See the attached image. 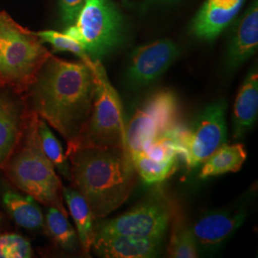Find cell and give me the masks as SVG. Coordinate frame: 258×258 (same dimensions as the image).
<instances>
[{"mask_svg":"<svg viewBox=\"0 0 258 258\" xmlns=\"http://www.w3.org/2000/svg\"><path fill=\"white\" fill-rule=\"evenodd\" d=\"M42 42H47L51 44L55 52H69L75 55L79 56L82 61L86 62L91 59L86 52L84 51L83 45L74 39L73 37L68 36L65 33H59L56 31L46 30L35 33Z\"/></svg>","mask_w":258,"mask_h":258,"instance_id":"obj_24","label":"cell"},{"mask_svg":"<svg viewBox=\"0 0 258 258\" xmlns=\"http://www.w3.org/2000/svg\"><path fill=\"white\" fill-rule=\"evenodd\" d=\"M37 132L39 136L40 146L49 161L55 166L58 173L66 180H71L70 161L63 151L59 141L56 139L45 120L38 117Z\"/></svg>","mask_w":258,"mask_h":258,"instance_id":"obj_22","label":"cell"},{"mask_svg":"<svg viewBox=\"0 0 258 258\" xmlns=\"http://www.w3.org/2000/svg\"><path fill=\"white\" fill-rule=\"evenodd\" d=\"M32 110L55 128L72 148L92 111L96 81L87 63L51 55L28 88Z\"/></svg>","mask_w":258,"mask_h":258,"instance_id":"obj_1","label":"cell"},{"mask_svg":"<svg viewBox=\"0 0 258 258\" xmlns=\"http://www.w3.org/2000/svg\"><path fill=\"white\" fill-rule=\"evenodd\" d=\"M92 68L96 81V94L92 111L81 136L66 151L81 148H126V124L120 96L111 84L100 60L86 62Z\"/></svg>","mask_w":258,"mask_h":258,"instance_id":"obj_5","label":"cell"},{"mask_svg":"<svg viewBox=\"0 0 258 258\" xmlns=\"http://www.w3.org/2000/svg\"><path fill=\"white\" fill-rule=\"evenodd\" d=\"M245 0H207L196 14L190 32L194 37L212 41L237 16Z\"/></svg>","mask_w":258,"mask_h":258,"instance_id":"obj_12","label":"cell"},{"mask_svg":"<svg viewBox=\"0 0 258 258\" xmlns=\"http://www.w3.org/2000/svg\"><path fill=\"white\" fill-rule=\"evenodd\" d=\"M22 132V107L7 95L0 94V167L14 152Z\"/></svg>","mask_w":258,"mask_h":258,"instance_id":"obj_16","label":"cell"},{"mask_svg":"<svg viewBox=\"0 0 258 258\" xmlns=\"http://www.w3.org/2000/svg\"><path fill=\"white\" fill-rule=\"evenodd\" d=\"M162 1H165V0H162Z\"/></svg>","mask_w":258,"mask_h":258,"instance_id":"obj_27","label":"cell"},{"mask_svg":"<svg viewBox=\"0 0 258 258\" xmlns=\"http://www.w3.org/2000/svg\"><path fill=\"white\" fill-rule=\"evenodd\" d=\"M2 203L19 227L37 231L44 226V215L38 202L30 195L8 189L2 194Z\"/></svg>","mask_w":258,"mask_h":258,"instance_id":"obj_17","label":"cell"},{"mask_svg":"<svg viewBox=\"0 0 258 258\" xmlns=\"http://www.w3.org/2000/svg\"><path fill=\"white\" fill-rule=\"evenodd\" d=\"M179 102L168 89L149 96L126 124L129 154L142 151L152 141L166 135L179 124Z\"/></svg>","mask_w":258,"mask_h":258,"instance_id":"obj_9","label":"cell"},{"mask_svg":"<svg viewBox=\"0 0 258 258\" xmlns=\"http://www.w3.org/2000/svg\"><path fill=\"white\" fill-rule=\"evenodd\" d=\"M47 208L44 225L48 235L59 248L68 252H74L79 248L80 242L73 226L68 221L67 215L55 207Z\"/></svg>","mask_w":258,"mask_h":258,"instance_id":"obj_20","label":"cell"},{"mask_svg":"<svg viewBox=\"0 0 258 258\" xmlns=\"http://www.w3.org/2000/svg\"><path fill=\"white\" fill-rule=\"evenodd\" d=\"M62 197L74 220L80 246L85 254H89L94 241V217L91 210L76 188L63 187Z\"/></svg>","mask_w":258,"mask_h":258,"instance_id":"obj_18","label":"cell"},{"mask_svg":"<svg viewBox=\"0 0 258 258\" xmlns=\"http://www.w3.org/2000/svg\"><path fill=\"white\" fill-rule=\"evenodd\" d=\"M245 218L246 212L243 210L209 212L195 222L190 230L197 246L214 249L239 229Z\"/></svg>","mask_w":258,"mask_h":258,"instance_id":"obj_11","label":"cell"},{"mask_svg":"<svg viewBox=\"0 0 258 258\" xmlns=\"http://www.w3.org/2000/svg\"><path fill=\"white\" fill-rule=\"evenodd\" d=\"M258 46V3L252 1L240 19L228 49L227 63L231 69L243 64L254 55Z\"/></svg>","mask_w":258,"mask_h":258,"instance_id":"obj_14","label":"cell"},{"mask_svg":"<svg viewBox=\"0 0 258 258\" xmlns=\"http://www.w3.org/2000/svg\"><path fill=\"white\" fill-rule=\"evenodd\" d=\"M181 54L179 45L169 39H160L139 46L129 57L125 80L131 89H140L154 83Z\"/></svg>","mask_w":258,"mask_h":258,"instance_id":"obj_10","label":"cell"},{"mask_svg":"<svg viewBox=\"0 0 258 258\" xmlns=\"http://www.w3.org/2000/svg\"><path fill=\"white\" fill-rule=\"evenodd\" d=\"M226 110L225 101L213 102L196 116L190 126L179 123L171 130L179 157L188 169L201 166L218 148L227 144Z\"/></svg>","mask_w":258,"mask_h":258,"instance_id":"obj_7","label":"cell"},{"mask_svg":"<svg viewBox=\"0 0 258 258\" xmlns=\"http://www.w3.org/2000/svg\"><path fill=\"white\" fill-rule=\"evenodd\" d=\"M165 238H138L125 235L94 236L93 251L101 257L151 258L158 256L164 247Z\"/></svg>","mask_w":258,"mask_h":258,"instance_id":"obj_13","label":"cell"},{"mask_svg":"<svg viewBox=\"0 0 258 258\" xmlns=\"http://www.w3.org/2000/svg\"><path fill=\"white\" fill-rule=\"evenodd\" d=\"M132 163L138 174L146 183H159L169 176L177 169L179 158L168 161H157L147 156L142 152L130 154Z\"/></svg>","mask_w":258,"mask_h":258,"instance_id":"obj_23","label":"cell"},{"mask_svg":"<svg viewBox=\"0 0 258 258\" xmlns=\"http://www.w3.org/2000/svg\"><path fill=\"white\" fill-rule=\"evenodd\" d=\"M86 0H59L60 18L66 26L74 24Z\"/></svg>","mask_w":258,"mask_h":258,"instance_id":"obj_26","label":"cell"},{"mask_svg":"<svg viewBox=\"0 0 258 258\" xmlns=\"http://www.w3.org/2000/svg\"><path fill=\"white\" fill-rule=\"evenodd\" d=\"M171 234L167 247V254L170 257H198V246L194 239L190 228L185 225L182 215L177 211L173 213L171 219Z\"/></svg>","mask_w":258,"mask_h":258,"instance_id":"obj_21","label":"cell"},{"mask_svg":"<svg viewBox=\"0 0 258 258\" xmlns=\"http://www.w3.org/2000/svg\"><path fill=\"white\" fill-rule=\"evenodd\" d=\"M34 251L25 237L16 233L0 234V258H31Z\"/></svg>","mask_w":258,"mask_h":258,"instance_id":"obj_25","label":"cell"},{"mask_svg":"<svg viewBox=\"0 0 258 258\" xmlns=\"http://www.w3.org/2000/svg\"><path fill=\"white\" fill-rule=\"evenodd\" d=\"M257 114L258 72L256 66H254L242 83L234 102L232 113L234 138H242L252 128Z\"/></svg>","mask_w":258,"mask_h":258,"instance_id":"obj_15","label":"cell"},{"mask_svg":"<svg viewBox=\"0 0 258 258\" xmlns=\"http://www.w3.org/2000/svg\"><path fill=\"white\" fill-rule=\"evenodd\" d=\"M38 116L32 110L28 115L24 132L19 144L4 165L11 182L38 203L55 207L68 216L63 205V185L55 166L44 154L37 132Z\"/></svg>","mask_w":258,"mask_h":258,"instance_id":"obj_3","label":"cell"},{"mask_svg":"<svg viewBox=\"0 0 258 258\" xmlns=\"http://www.w3.org/2000/svg\"><path fill=\"white\" fill-rule=\"evenodd\" d=\"M247 158V152L241 144L223 145L203 164L199 177L207 179L210 177L222 175L229 172H237Z\"/></svg>","mask_w":258,"mask_h":258,"instance_id":"obj_19","label":"cell"},{"mask_svg":"<svg viewBox=\"0 0 258 258\" xmlns=\"http://www.w3.org/2000/svg\"><path fill=\"white\" fill-rule=\"evenodd\" d=\"M67 157L71 181L88 204L94 219L109 215L128 199L138 174L127 150L81 148Z\"/></svg>","mask_w":258,"mask_h":258,"instance_id":"obj_2","label":"cell"},{"mask_svg":"<svg viewBox=\"0 0 258 258\" xmlns=\"http://www.w3.org/2000/svg\"><path fill=\"white\" fill-rule=\"evenodd\" d=\"M64 33L78 40L92 60L101 61L122 43L124 22L111 0H86Z\"/></svg>","mask_w":258,"mask_h":258,"instance_id":"obj_6","label":"cell"},{"mask_svg":"<svg viewBox=\"0 0 258 258\" xmlns=\"http://www.w3.org/2000/svg\"><path fill=\"white\" fill-rule=\"evenodd\" d=\"M50 52L32 31L0 13V82L21 92L35 82Z\"/></svg>","mask_w":258,"mask_h":258,"instance_id":"obj_4","label":"cell"},{"mask_svg":"<svg viewBox=\"0 0 258 258\" xmlns=\"http://www.w3.org/2000/svg\"><path fill=\"white\" fill-rule=\"evenodd\" d=\"M174 212L168 198L161 192H154L120 216L98 222L94 225V236L103 234L165 238Z\"/></svg>","mask_w":258,"mask_h":258,"instance_id":"obj_8","label":"cell"}]
</instances>
